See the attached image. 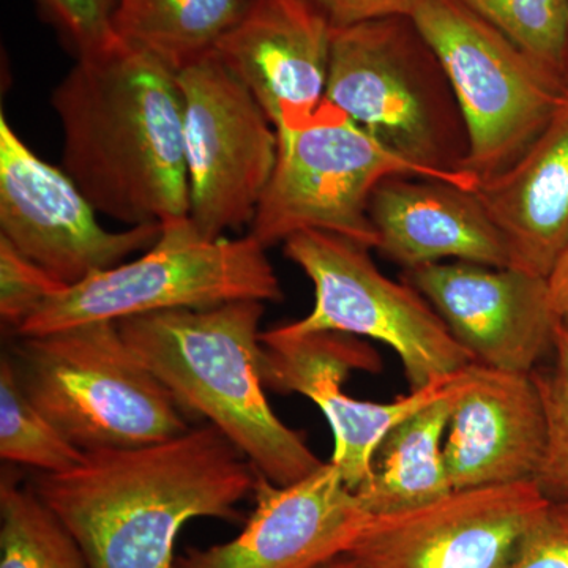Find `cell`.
<instances>
[{
    "mask_svg": "<svg viewBox=\"0 0 568 568\" xmlns=\"http://www.w3.org/2000/svg\"><path fill=\"white\" fill-rule=\"evenodd\" d=\"M283 253L315 286V306L304 320L283 324L291 334L339 332L390 346L409 390H420L476 364L416 287L388 278L369 248L339 235L302 231Z\"/></svg>",
    "mask_w": 568,
    "mask_h": 568,
    "instance_id": "cell-9",
    "label": "cell"
},
{
    "mask_svg": "<svg viewBox=\"0 0 568 568\" xmlns=\"http://www.w3.org/2000/svg\"><path fill=\"white\" fill-rule=\"evenodd\" d=\"M71 47L81 55L95 54L118 43L114 18L119 0H40Z\"/></svg>",
    "mask_w": 568,
    "mask_h": 568,
    "instance_id": "cell-27",
    "label": "cell"
},
{
    "mask_svg": "<svg viewBox=\"0 0 568 568\" xmlns=\"http://www.w3.org/2000/svg\"><path fill=\"white\" fill-rule=\"evenodd\" d=\"M253 0H119L115 36L179 73L233 31Z\"/></svg>",
    "mask_w": 568,
    "mask_h": 568,
    "instance_id": "cell-21",
    "label": "cell"
},
{
    "mask_svg": "<svg viewBox=\"0 0 568 568\" xmlns=\"http://www.w3.org/2000/svg\"><path fill=\"white\" fill-rule=\"evenodd\" d=\"M265 388L276 394H298L312 399L334 433L331 463L351 491H357L372 474L373 458L387 433L422 407L447 395L452 377L395 402L375 403L354 398L343 390L353 372L377 373L381 358L358 336L339 332L291 334L283 325L261 332Z\"/></svg>",
    "mask_w": 568,
    "mask_h": 568,
    "instance_id": "cell-12",
    "label": "cell"
},
{
    "mask_svg": "<svg viewBox=\"0 0 568 568\" xmlns=\"http://www.w3.org/2000/svg\"><path fill=\"white\" fill-rule=\"evenodd\" d=\"M331 22L347 28L361 22L409 18L420 0H306Z\"/></svg>",
    "mask_w": 568,
    "mask_h": 568,
    "instance_id": "cell-29",
    "label": "cell"
},
{
    "mask_svg": "<svg viewBox=\"0 0 568 568\" xmlns=\"http://www.w3.org/2000/svg\"><path fill=\"white\" fill-rule=\"evenodd\" d=\"M253 235L209 239L190 216L162 224L142 256L89 275L48 298L18 336L51 334L95 321H118L173 310L213 308L230 302L280 304L274 265Z\"/></svg>",
    "mask_w": 568,
    "mask_h": 568,
    "instance_id": "cell-6",
    "label": "cell"
},
{
    "mask_svg": "<svg viewBox=\"0 0 568 568\" xmlns=\"http://www.w3.org/2000/svg\"><path fill=\"white\" fill-rule=\"evenodd\" d=\"M0 458L41 474L67 473L85 458L84 452L69 443L29 402L10 354H3L0 362Z\"/></svg>",
    "mask_w": 568,
    "mask_h": 568,
    "instance_id": "cell-23",
    "label": "cell"
},
{
    "mask_svg": "<svg viewBox=\"0 0 568 568\" xmlns=\"http://www.w3.org/2000/svg\"><path fill=\"white\" fill-rule=\"evenodd\" d=\"M325 100L429 179L476 190L465 119L410 18L334 28Z\"/></svg>",
    "mask_w": 568,
    "mask_h": 568,
    "instance_id": "cell-4",
    "label": "cell"
},
{
    "mask_svg": "<svg viewBox=\"0 0 568 568\" xmlns=\"http://www.w3.org/2000/svg\"><path fill=\"white\" fill-rule=\"evenodd\" d=\"M263 316V302L237 301L125 317L118 325L186 417L215 426L261 476L286 487L325 463L268 405L261 377Z\"/></svg>",
    "mask_w": 568,
    "mask_h": 568,
    "instance_id": "cell-3",
    "label": "cell"
},
{
    "mask_svg": "<svg viewBox=\"0 0 568 568\" xmlns=\"http://www.w3.org/2000/svg\"><path fill=\"white\" fill-rule=\"evenodd\" d=\"M51 104L62 125V170L97 212L129 226L190 216L173 70L119 40L78 58Z\"/></svg>",
    "mask_w": 568,
    "mask_h": 568,
    "instance_id": "cell-2",
    "label": "cell"
},
{
    "mask_svg": "<svg viewBox=\"0 0 568 568\" xmlns=\"http://www.w3.org/2000/svg\"><path fill=\"white\" fill-rule=\"evenodd\" d=\"M548 504L534 481L455 489L426 506L372 517L346 556L358 568H510Z\"/></svg>",
    "mask_w": 568,
    "mask_h": 568,
    "instance_id": "cell-13",
    "label": "cell"
},
{
    "mask_svg": "<svg viewBox=\"0 0 568 568\" xmlns=\"http://www.w3.org/2000/svg\"><path fill=\"white\" fill-rule=\"evenodd\" d=\"M332 37L331 22L306 0H253L213 52L283 132L323 106Z\"/></svg>",
    "mask_w": 568,
    "mask_h": 568,
    "instance_id": "cell-17",
    "label": "cell"
},
{
    "mask_svg": "<svg viewBox=\"0 0 568 568\" xmlns=\"http://www.w3.org/2000/svg\"><path fill=\"white\" fill-rule=\"evenodd\" d=\"M410 21L446 70L465 119L466 171L484 182L521 159L568 103V82L458 0H420Z\"/></svg>",
    "mask_w": 568,
    "mask_h": 568,
    "instance_id": "cell-7",
    "label": "cell"
},
{
    "mask_svg": "<svg viewBox=\"0 0 568 568\" xmlns=\"http://www.w3.org/2000/svg\"><path fill=\"white\" fill-rule=\"evenodd\" d=\"M383 256L405 271L422 265L465 261L510 267L506 239L476 190L416 175H392L369 200Z\"/></svg>",
    "mask_w": 568,
    "mask_h": 568,
    "instance_id": "cell-18",
    "label": "cell"
},
{
    "mask_svg": "<svg viewBox=\"0 0 568 568\" xmlns=\"http://www.w3.org/2000/svg\"><path fill=\"white\" fill-rule=\"evenodd\" d=\"M62 168L41 160L0 114V237L65 286L151 248L162 224L108 231Z\"/></svg>",
    "mask_w": 568,
    "mask_h": 568,
    "instance_id": "cell-11",
    "label": "cell"
},
{
    "mask_svg": "<svg viewBox=\"0 0 568 568\" xmlns=\"http://www.w3.org/2000/svg\"><path fill=\"white\" fill-rule=\"evenodd\" d=\"M190 220L205 237L252 224L276 163L278 134L215 52L179 71Z\"/></svg>",
    "mask_w": 568,
    "mask_h": 568,
    "instance_id": "cell-10",
    "label": "cell"
},
{
    "mask_svg": "<svg viewBox=\"0 0 568 568\" xmlns=\"http://www.w3.org/2000/svg\"><path fill=\"white\" fill-rule=\"evenodd\" d=\"M10 357L29 402L84 454L151 446L192 428L114 321L20 336Z\"/></svg>",
    "mask_w": 568,
    "mask_h": 568,
    "instance_id": "cell-5",
    "label": "cell"
},
{
    "mask_svg": "<svg viewBox=\"0 0 568 568\" xmlns=\"http://www.w3.org/2000/svg\"><path fill=\"white\" fill-rule=\"evenodd\" d=\"M477 196L506 239L510 267L548 278L568 248V103Z\"/></svg>",
    "mask_w": 568,
    "mask_h": 568,
    "instance_id": "cell-19",
    "label": "cell"
},
{
    "mask_svg": "<svg viewBox=\"0 0 568 568\" xmlns=\"http://www.w3.org/2000/svg\"><path fill=\"white\" fill-rule=\"evenodd\" d=\"M0 568H93L32 487L10 469L0 481Z\"/></svg>",
    "mask_w": 568,
    "mask_h": 568,
    "instance_id": "cell-22",
    "label": "cell"
},
{
    "mask_svg": "<svg viewBox=\"0 0 568 568\" xmlns=\"http://www.w3.org/2000/svg\"><path fill=\"white\" fill-rule=\"evenodd\" d=\"M547 420V446L534 484L548 503H568V331L558 328L552 364L532 372Z\"/></svg>",
    "mask_w": 568,
    "mask_h": 568,
    "instance_id": "cell-25",
    "label": "cell"
},
{
    "mask_svg": "<svg viewBox=\"0 0 568 568\" xmlns=\"http://www.w3.org/2000/svg\"><path fill=\"white\" fill-rule=\"evenodd\" d=\"M256 467L215 426L133 448L85 454L32 488L93 568H173L175 538L196 518L241 521Z\"/></svg>",
    "mask_w": 568,
    "mask_h": 568,
    "instance_id": "cell-1",
    "label": "cell"
},
{
    "mask_svg": "<svg viewBox=\"0 0 568 568\" xmlns=\"http://www.w3.org/2000/svg\"><path fill=\"white\" fill-rule=\"evenodd\" d=\"M317 568H358L357 564L354 562L349 556H342V558H336L331 560V562L324 564V566Z\"/></svg>",
    "mask_w": 568,
    "mask_h": 568,
    "instance_id": "cell-31",
    "label": "cell"
},
{
    "mask_svg": "<svg viewBox=\"0 0 568 568\" xmlns=\"http://www.w3.org/2000/svg\"><path fill=\"white\" fill-rule=\"evenodd\" d=\"M510 568H568V503H549L519 545Z\"/></svg>",
    "mask_w": 568,
    "mask_h": 568,
    "instance_id": "cell-28",
    "label": "cell"
},
{
    "mask_svg": "<svg viewBox=\"0 0 568 568\" xmlns=\"http://www.w3.org/2000/svg\"><path fill=\"white\" fill-rule=\"evenodd\" d=\"M547 446L532 373L470 364L452 379L444 457L454 489L534 481Z\"/></svg>",
    "mask_w": 568,
    "mask_h": 568,
    "instance_id": "cell-16",
    "label": "cell"
},
{
    "mask_svg": "<svg viewBox=\"0 0 568 568\" xmlns=\"http://www.w3.org/2000/svg\"><path fill=\"white\" fill-rule=\"evenodd\" d=\"M450 413L452 381L447 395L387 433L373 458L368 480L355 491L372 517L413 510L455 491L444 457Z\"/></svg>",
    "mask_w": 568,
    "mask_h": 568,
    "instance_id": "cell-20",
    "label": "cell"
},
{
    "mask_svg": "<svg viewBox=\"0 0 568 568\" xmlns=\"http://www.w3.org/2000/svg\"><path fill=\"white\" fill-rule=\"evenodd\" d=\"M63 287L65 284L0 237V317L14 334Z\"/></svg>",
    "mask_w": 568,
    "mask_h": 568,
    "instance_id": "cell-26",
    "label": "cell"
},
{
    "mask_svg": "<svg viewBox=\"0 0 568 568\" xmlns=\"http://www.w3.org/2000/svg\"><path fill=\"white\" fill-rule=\"evenodd\" d=\"M276 134L274 173L250 224L265 248L321 231L375 250L369 200L376 186L392 175L429 179L327 100L304 125Z\"/></svg>",
    "mask_w": 568,
    "mask_h": 568,
    "instance_id": "cell-8",
    "label": "cell"
},
{
    "mask_svg": "<svg viewBox=\"0 0 568 568\" xmlns=\"http://www.w3.org/2000/svg\"><path fill=\"white\" fill-rule=\"evenodd\" d=\"M549 295L559 325L568 331V248L548 276Z\"/></svg>",
    "mask_w": 568,
    "mask_h": 568,
    "instance_id": "cell-30",
    "label": "cell"
},
{
    "mask_svg": "<svg viewBox=\"0 0 568 568\" xmlns=\"http://www.w3.org/2000/svg\"><path fill=\"white\" fill-rule=\"evenodd\" d=\"M568 82V0H458Z\"/></svg>",
    "mask_w": 568,
    "mask_h": 568,
    "instance_id": "cell-24",
    "label": "cell"
},
{
    "mask_svg": "<svg viewBox=\"0 0 568 568\" xmlns=\"http://www.w3.org/2000/svg\"><path fill=\"white\" fill-rule=\"evenodd\" d=\"M476 364L536 372L555 353L559 321L548 278L517 267L444 261L405 271Z\"/></svg>",
    "mask_w": 568,
    "mask_h": 568,
    "instance_id": "cell-14",
    "label": "cell"
},
{
    "mask_svg": "<svg viewBox=\"0 0 568 568\" xmlns=\"http://www.w3.org/2000/svg\"><path fill=\"white\" fill-rule=\"evenodd\" d=\"M253 496L237 537L190 548L173 568H317L346 556L372 519L331 462L286 487L260 474Z\"/></svg>",
    "mask_w": 568,
    "mask_h": 568,
    "instance_id": "cell-15",
    "label": "cell"
}]
</instances>
